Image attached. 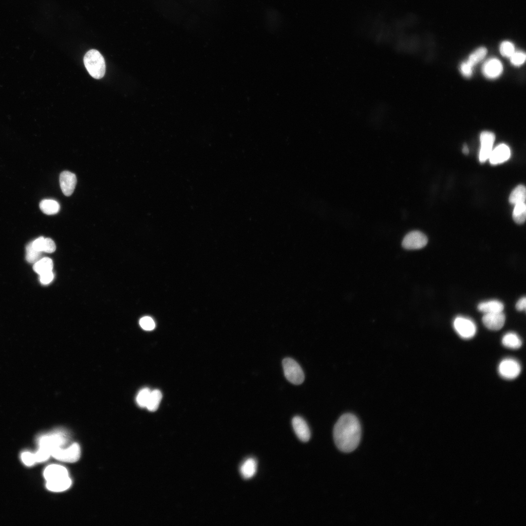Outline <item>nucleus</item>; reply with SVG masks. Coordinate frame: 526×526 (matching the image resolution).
<instances>
[{
	"instance_id": "f257e3e1",
	"label": "nucleus",
	"mask_w": 526,
	"mask_h": 526,
	"mask_svg": "<svg viewBox=\"0 0 526 526\" xmlns=\"http://www.w3.org/2000/svg\"><path fill=\"white\" fill-rule=\"evenodd\" d=\"M361 435L360 422L351 413L342 414L335 424L333 437L337 448L341 451L350 452L358 445Z\"/></svg>"
},
{
	"instance_id": "f03ea898",
	"label": "nucleus",
	"mask_w": 526,
	"mask_h": 526,
	"mask_svg": "<svg viewBox=\"0 0 526 526\" xmlns=\"http://www.w3.org/2000/svg\"><path fill=\"white\" fill-rule=\"evenodd\" d=\"M84 63L89 74L95 79L102 78L105 73L104 58L100 53L95 49L88 51L83 58Z\"/></svg>"
},
{
	"instance_id": "7ed1b4c3",
	"label": "nucleus",
	"mask_w": 526,
	"mask_h": 526,
	"mask_svg": "<svg viewBox=\"0 0 526 526\" xmlns=\"http://www.w3.org/2000/svg\"><path fill=\"white\" fill-rule=\"evenodd\" d=\"M284 374L286 378L291 383L299 385L304 379V375L302 369L300 365L293 359L286 357L282 362Z\"/></svg>"
},
{
	"instance_id": "20e7f679",
	"label": "nucleus",
	"mask_w": 526,
	"mask_h": 526,
	"mask_svg": "<svg viewBox=\"0 0 526 526\" xmlns=\"http://www.w3.org/2000/svg\"><path fill=\"white\" fill-rule=\"evenodd\" d=\"M67 436L66 432L63 430H56L42 436L39 441V447L46 448L50 451L55 448L63 447L68 441Z\"/></svg>"
},
{
	"instance_id": "39448f33",
	"label": "nucleus",
	"mask_w": 526,
	"mask_h": 526,
	"mask_svg": "<svg viewBox=\"0 0 526 526\" xmlns=\"http://www.w3.org/2000/svg\"><path fill=\"white\" fill-rule=\"evenodd\" d=\"M81 451L78 444L74 443L66 448L59 447L52 450L51 456L55 459L68 463H74L78 460Z\"/></svg>"
},
{
	"instance_id": "423d86ee",
	"label": "nucleus",
	"mask_w": 526,
	"mask_h": 526,
	"mask_svg": "<svg viewBox=\"0 0 526 526\" xmlns=\"http://www.w3.org/2000/svg\"><path fill=\"white\" fill-rule=\"evenodd\" d=\"M453 326L458 335L463 338L470 339L476 334V326L470 319L463 317H456L453 320Z\"/></svg>"
},
{
	"instance_id": "0eeeda50",
	"label": "nucleus",
	"mask_w": 526,
	"mask_h": 526,
	"mask_svg": "<svg viewBox=\"0 0 526 526\" xmlns=\"http://www.w3.org/2000/svg\"><path fill=\"white\" fill-rule=\"evenodd\" d=\"M427 243V237L424 233L414 230L406 235L403 239L402 245L406 249H419L426 246Z\"/></svg>"
},
{
	"instance_id": "6e6552de",
	"label": "nucleus",
	"mask_w": 526,
	"mask_h": 526,
	"mask_svg": "<svg viewBox=\"0 0 526 526\" xmlns=\"http://www.w3.org/2000/svg\"><path fill=\"white\" fill-rule=\"evenodd\" d=\"M521 370L519 363L514 359L507 358L503 359L499 364L498 372L500 375L507 379H512L517 377Z\"/></svg>"
},
{
	"instance_id": "1a4fd4ad",
	"label": "nucleus",
	"mask_w": 526,
	"mask_h": 526,
	"mask_svg": "<svg viewBox=\"0 0 526 526\" xmlns=\"http://www.w3.org/2000/svg\"><path fill=\"white\" fill-rule=\"evenodd\" d=\"M495 138L494 134L491 132L485 131L481 133L480 136L481 148L479 155L480 162H485L489 158L492 150Z\"/></svg>"
},
{
	"instance_id": "9d476101",
	"label": "nucleus",
	"mask_w": 526,
	"mask_h": 526,
	"mask_svg": "<svg viewBox=\"0 0 526 526\" xmlns=\"http://www.w3.org/2000/svg\"><path fill=\"white\" fill-rule=\"evenodd\" d=\"M506 320L505 314L502 312L485 314L482 317L484 325L488 329L498 330L504 326Z\"/></svg>"
},
{
	"instance_id": "9b49d317",
	"label": "nucleus",
	"mask_w": 526,
	"mask_h": 526,
	"mask_svg": "<svg viewBox=\"0 0 526 526\" xmlns=\"http://www.w3.org/2000/svg\"><path fill=\"white\" fill-rule=\"evenodd\" d=\"M75 175L69 171H62L59 176V183L63 193L67 196L73 192L76 184Z\"/></svg>"
},
{
	"instance_id": "f8f14e48",
	"label": "nucleus",
	"mask_w": 526,
	"mask_h": 526,
	"mask_svg": "<svg viewBox=\"0 0 526 526\" xmlns=\"http://www.w3.org/2000/svg\"><path fill=\"white\" fill-rule=\"evenodd\" d=\"M293 430L299 439L308 441L311 436L309 428L306 421L301 416H294L292 421Z\"/></svg>"
},
{
	"instance_id": "ddd939ff",
	"label": "nucleus",
	"mask_w": 526,
	"mask_h": 526,
	"mask_svg": "<svg viewBox=\"0 0 526 526\" xmlns=\"http://www.w3.org/2000/svg\"><path fill=\"white\" fill-rule=\"evenodd\" d=\"M510 155L509 148L504 144H501L492 150L488 159L491 164L497 165L507 160Z\"/></svg>"
},
{
	"instance_id": "4468645a",
	"label": "nucleus",
	"mask_w": 526,
	"mask_h": 526,
	"mask_svg": "<svg viewBox=\"0 0 526 526\" xmlns=\"http://www.w3.org/2000/svg\"><path fill=\"white\" fill-rule=\"evenodd\" d=\"M484 75L489 78H495L499 76L503 71L501 62L496 58L487 60L482 67Z\"/></svg>"
},
{
	"instance_id": "2eb2a0df",
	"label": "nucleus",
	"mask_w": 526,
	"mask_h": 526,
	"mask_svg": "<svg viewBox=\"0 0 526 526\" xmlns=\"http://www.w3.org/2000/svg\"><path fill=\"white\" fill-rule=\"evenodd\" d=\"M46 481L59 479L69 476L67 470L63 466L51 465L46 468L43 472Z\"/></svg>"
},
{
	"instance_id": "dca6fc26",
	"label": "nucleus",
	"mask_w": 526,
	"mask_h": 526,
	"mask_svg": "<svg viewBox=\"0 0 526 526\" xmlns=\"http://www.w3.org/2000/svg\"><path fill=\"white\" fill-rule=\"evenodd\" d=\"M504 308L503 303L498 300H490L483 301L477 306L478 310L485 314L498 313L503 312Z\"/></svg>"
},
{
	"instance_id": "f3484780",
	"label": "nucleus",
	"mask_w": 526,
	"mask_h": 526,
	"mask_svg": "<svg viewBox=\"0 0 526 526\" xmlns=\"http://www.w3.org/2000/svg\"><path fill=\"white\" fill-rule=\"evenodd\" d=\"M72 485V480L68 476L59 479L47 481V488L54 492H61L68 489Z\"/></svg>"
},
{
	"instance_id": "a211bd4d",
	"label": "nucleus",
	"mask_w": 526,
	"mask_h": 526,
	"mask_svg": "<svg viewBox=\"0 0 526 526\" xmlns=\"http://www.w3.org/2000/svg\"><path fill=\"white\" fill-rule=\"evenodd\" d=\"M257 463L256 460L250 457L246 459L240 467V471L243 477L249 479L252 477L256 472Z\"/></svg>"
},
{
	"instance_id": "6ab92c4d",
	"label": "nucleus",
	"mask_w": 526,
	"mask_h": 526,
	"mask_svg": "<svg viewBox=\"0 0 526 526\" xmlns=\"http://www.w3.org/2000/svg\"><path fill=\"white\" fill-rule=\"evenodd\" d=\"M503 345L507 348L517 349L522 345V340L520 337L514 332L506 334L502 339Z\"/></svg>"
},
{
	"instance_id": "aec40b11",
	"label": "nucleus",
	"mask_w": 526,
	"mask_h": 526,
	"mask_svg": "<svg viewBox=\"0 0 526 526\" xmlns=\"http://www.w3.org/2000/svg\"><path fill=\"white\" fill-rule=\"evenodd\" d=\"M39 208L45 214L53 215L57 213L60 209L59 203L52 199H44L39 203Z\"/></svg>"
},
{
	"instance_id": "412c9836",
	"label": "nucleus",
	"mask_w": 526,
	"mask_h": 526,
	"mask_svg": "<svg viewBox=\"0 0 526 526\" xmlns=\"http://www.w3.org/2000/svg\"><path fill=\"white\" fill-rule=\"evenodd\" d=\"M526 198V188L524 186L520 185L517 186L511 192L508 200L510 204L516 205L518 203H525Z\"/></svg>"
},
{
	"instance_id": "4be33fe9",
	"label": "nucleus",
	"mask_w": 526,
	"mask_h": 526,
	"mask_svg": "<svg viewBox=\"0 0 526 526\" xmlns=\"http://www.w3.org/2000/svg\"><path fill=\"white\" fill-rule=\"evenodd\" d=\"M53 267V263L52 260L47 257L40 259L34 263L33 265L34 270L39 275L52 271Z\"/></svg>"
},
{
	"instance_id": "5701e85b",
	"label": "nucleus",
	"mask_w": 526,
	"mask_h": 526,
	"mask_svg": "<svg viewBox=\"0 0 526 526\" xmlns=\"http://www.w3.org/2000/svg\"><path fill=\"white\" fill-rule=\"evenodd\" d=\"M162 397V393L159 390L151 391L146 407L150 411H155L159 407Z\"/></svg>"
},
{
	"instance_id": "b1692460",
	"label": "nucleus",
	"mask_w": 526,
	"mask_h": 526,
	"mask_svg": "<svg viewBox=\"0 0 526 526\" xmlns=\"http://www.w3.org/2000/svg\"><path fill=\"white\" fill-rule=\"evenodd\" d=\"M526 206L525 203L515 205L512 212L514 221L518 224H523L526 220Z\"/></svg>"
},
{
	"instance_id": "393cba45",
	"label": "nucleus",
	"mask_w": 526,
	"mask_h": 526,
	"mask_svg": "<svg viewBox=\"0 0 526 526\" xmlns=\"http://www.w3.org/2000/svg\"><path fill=\"white\" fill-rule=\"evenodd\" d=\"M487 53V50L486 48L480 47L470 54L467 62L473 67L485 57Z\"/></svg>"
},
{
	"instance_id": "a878e982",
	"label": "nucleus",
	"mask_w": 526,
	"mask_h": 526,
	"mask_svg": "<svg viewBox=\"0 0 526 526\" xmlns=\"http://www.w3.org/2000/svg\"><path fill=\"white\" fill-rule=\"evenodd\" d=\"M41 253L34 249L30 243L26 247V260L30 263H35L41 259Z\"/></svg>"
},
{
	"instance_id": "bb28decb",
	"label": "nucleus",
	"mask_w": 526,
	"mask_h": 526,
	"mask_svg": "<svg viewBox=\"0 0 526 526\" xmlns=\"http://www.w3.org/2000/svg\"><path fill=\"white\" fill-rule=\"evenodd\" d=\"M151 391L148 388L141 389L136 396V402L141 407H146Z\"/></svg>"
},
{
	"instance_id": "cd10ccee",
	"label": "nucleus",
	"mask_w": 526,
	"mask_h": 526,
	"mask_svg": "<svg viewBox=\"0 0 526 526\" xmlns=\"http://www.w3.org/2000/svg\"><path fill=\"white\" fill-rule=\"evenodd\" d=\"M500 51L502 56L510 57L515 52L514 45L509 41H503L500 45Z\"/></svg>"
},
{
	"instance_id": "c85d7f7f",
	"label": "nucleus",
	"mask_w": 526,
	"mask_h": 526,
	"mask_svg": "<svg viewBox=\"0 0 526 526\" xmlns=\"http://www.w3.org/2000/svg\"><path fill=\"white\" fill-rule=\"evenodd\" d=\"M36 462H42L47 460L51 456V451L44 448L39 447V450L35 454Z\"/></svg>"
},
{
	"instance_id": "c756f323",
	"label": "nucleus",
	"mask_w": 526,
	"mask_h": 526,
	"mask_svg": "<svg viewBox=\"0 0 526 526\" xmlns=\"http://www.w3.org/2000/svg\"><path fill=\"white\" fill-rule=\"evenodd\" d=\"M511 63L514 66H520L526 60V55L521 52H514L510 57Z\"/></svg>"
},
{
	"instance_id": "7c9ffc66",
	"label": "nucleus",
	"mask_w": 526,
	"mask_h": 526,
	"mask_svg": "<svg viewBox=\"0 0 526 526\" xmlns=\"http://www.w3.org/2000/svg\"><path fill=\"white\" fill-rule=\"evenodd\" d=\"M139 323L141 327L146 330H152L155 327V323L150 317H143L140 319Z\"/></svg>"
},
{
	"instance_id": "2f4dec72",
	"label": "nucleus",
	"mask_w": 526,
	"mask_h": 526,
	"mask_svg": "<svg viewBox=\"0 0 526 526\" xmlns=\"http://www.w3.org/2000/svg\"><path fill=\"white\" fill-rule=\"evenodd\" d=\"M21 459L25 465L31 466L36 462L35 454L30 452H24L21 455Z\"/></svg>"
},
{
	"instance_id": "473e14b6",
	"label": "nucleus",
	"mask_w": 526,
	"mask_h": 526,
	"mask_svg": "<svg viewBox=\"0 0 526 526\" xmlns=\"http://www.w3.org/2000/svg\"><path fill=\"white\" fill-rule=\"evenodd\" d=\"M56 248V244L51 239L45 238L43 252L52 253L55 251Z\"/></svg>"
},
{
	"instance_id": "72a5a7b5",
	"label": "nucleus",
	"mask_w": 526,
	"mask_h": 526,
	"mask_svg": "<svg viewBox=\"0 0 526 526\" xmlns=\"http://www.w3.org/2000/svg\"><path fill=\"white\" fill-rule=\"evenodd\" d=\"M39 276V281L43 284H49L53 281L54 277L52 271L44 273Z\"/></svg>"
},
{
	"instance_id": "f704fd0d",
	"label": "nucleus",
	"mask_w": 526,
	"mask_h": 526,
	"mask_svg": "<svg viewBox=\"0 0 526 526\" xmlns=\"http://www.w3.org/2000/svg\"><path fill=\"white\" fill-rule=\"evenodd\" d=\"M460 71L465 76L470 77L472 74V67L467 61L464 62L460 65Z\"/></svg>"
},
{
	"instance_id": "c9c22d12",
	"label": "nucleus",
	"mask_w": 526,
	"mask_h": 526,
	"mask_svg": "<svg viewBox=\"0 0 526 526\" xmlns=\"http://www.w3.org/2000/svg\"><path fill=\"white\" fill-rule=\"evenodd\" d=\"M516 309L519 311L526 310V299L525 297L520 298L516 303Z\"/></svg>"
},
{
	"instance_id": "e433bc0d",
	"label": "nucleus",
	"mask_w": 526,
	"mask_h": 526,
	"mask_svg": "<svg viewBox=\"0 0 526 526\" xmlns=\"http://www.w3.org/2000/svg\"><path fill=\"white\" fill-rule=\"evenodd\" d=\"M462 151L465 154H468V153H469V149L468 148V146L466 145H464L463 148V150H462Z\"/></svg>"
}]
</instances>
